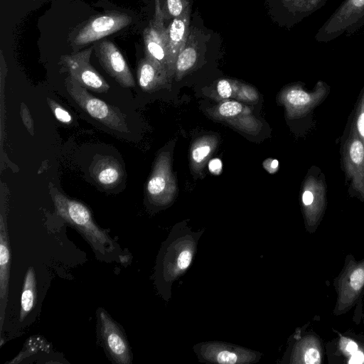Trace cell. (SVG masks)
<instances>
[{"instance_id": "3957f363", "label": "cell", "mask_w": 364, "mask_h": 364, "mask_svg": "<svg viewBox=\"0 0 364 364\" xmlns=\"http://www.w3.org/2000/svg\"><path fill=\"white\" fill-rule=\"evenodd\" d=\"M65 85L74 101L91 117L117 132H129L125 116L120 110L90 95L70 76L66 78Z\"/></svg>"}, {"instance_id": "f546056e", "label": "cell", "mask_w": 364, "mask_h": 364, "mask_svg": "<svg viewBox=\"0 0 364 364\" xmlns=\"http://www.w3.org/2000/svg\"><path fill=\"white\" fill-rule=\"evenodd\" d=\"M357 127L360 134L364 138V112L358 117Z\"/></svg>"}, {"instance_id": "7402d4cb", "label": "cell", "mask_w": 364, "mask_h": 364, "mask_svg": "<svg viewBox=\"0 0 364 364\" xmlns=\"http://www.w3.org/2000/svg\"><path fill=\"white\" fill-rule=\"evenodd\" d=\"M350 287L355 291L360 290L364 285V269H355L350 277Z\"/></svg>"}, {"instance_id": "d4e9b609", "label": "cell", "mask_w": 364, "mask_h": 364, "mask_svg": "<svg viewBox=\"0 0 364 364\" xmlns=\"http://www.w3.org/2000/svg\"><path fill=\"white\" fill-rule=\"evenodd\" d=\"M321 356L318 350L314 348H310L304 352V362L306 364L319 363Z\"/></svg>"}, {"instance_id": "e0dca14e", "label": "cell", "mask_w": 364, "mask_h": 364, "mask_svg": "<svg viewBox=\"0 0 364 364\" xmlns=\"http://www.w3.org/2000/svg\"><path fill=\"white\" fill-rule=\"evenodd\" d=\"M197 58V52L194 47L187 46L181 51L176 61L178 72H185L193 67Z\"/></svg>"}, {"instance_id": "2e32d148", "label": "cell", "mask_w": 364, "mask_h": 364, "mask_svg": "<svg viewBox=\"0 0 364 364\" xmlns=\"http://www.w3.org/2000/svg\"><path fill=\"white\" fill-rule=\"evenodd\" d=\"M164 173L161 166H158L150 178L146 188L149 196L159 203L164 201L163 196L166 188V181Z\"/></svg>"}, {"instance_id": "f1b7e54d", "label": "cell", "mask_w": 364, "mask_h": 364, "mask_svg": "<svg viewBox=\"0 0 364 364\" xmlns=\"http://www.w3.org/2000/svg\"><path fill=\"white\" fill-rule=\"evenodd\" d=\"M314 194L309 190H306L302 195V202L305 206H309L313 203Z\"/></svg>"}, {"instance_id": "7c38bea8", "label": "cell", "mask_w": 364, "mask_h": 364, "mask_svg": "<svg viewBox=\"0 0 364 364\" xmlns=\"http://www.w3.org/2000/svg\"><path fill=\"white\" fill-rule=\"evenodd\" d=\"M188 22V9L186 8L183 14L177 18H174L167 28L168 65L176 64L178 55L186 46Z\"/></svg>"}, {"instance_id": "6da1fadb", "label": "cell", "mask_w": 364, "mask_h": 364, "mask_svg": "<svg viewBox=\"0 0 364 364\" xmlns=\"http://www.w3.org/2000/svg\"><path fill=\"white\" fill-rule=\"evenodd\" d=\"M204 231H193L183 221L173 227L162 243L156 259L154 282L166 301L171 297L173 283L191 267Z\"/></svg>"}, {"instance_id": "d6986e66", "label": "cell", "mask_w": 364, "mask_h": 364, "mask_svg": "<svg viewBox=\"0 0 364 364\" xmlns=\"http://www.w3.org/2000/svg\"><path fill=\"white\" fill-rule=\"evenodd\" d=\"M47 102L58 120L65 124H70L72 122L71 115L59 104L50 98L47 99Z\"/></svg>"}, {"instance_id": "8992f818", "label": "cell", "mask_w": 364, "mask_h": 364, "mask_svg": "<svg viewBox=\"0 0 364 364\" xmlns=\"http://www.w3.org/2000/svg\"><path fill=\"white\" fill-rule=\"evenodd\" d=\"M99 334L113 362L130 364L132 355L127 339L120 326L102 309L97 311Z\"/></svg>"}, {"instance_id": "5bb4252c", "label": "cell", "mask_w": 364, "mask_h": 364, "mask_svg": "<svg viewBox=\"0 0 364 364\" xmlns=\"http://www.w3.org/2000/svg\"><path fill=\"white\" fill-rule=\"evenodd\" d=\"M36 277L35 270L29 267L25 274L21 297L20 321H22L35 307L36 302Z\"/></svg>"}, {"instance_id": "ba28073f", "label": "cell", "mask_w": 364, "mask_h": 364, "mask_svg": "<svg viewBox=\"0 0 364 364\" xmlns=\"http://www.w3.org/2000/svg\"><path fill=\"white\" fill-rule=\"evenodd\" d=\"M132 18L124 13H109L92 18L73 39L75 46L87 45L114 33L128 26Z\"/></svg>"}, {"instance_id": "9a60e30c", "label": "cell", "mask_w": 364, "mask_h": 364, "mask_svg": "<svg viewBox=\"0 0 364 364\" xmlns=\"http://www.w3.org/2000/svg\"><path fill=\"white\" fill-rule=\"evenodd\" d=\"M161 68L148 58L142 59L138 66V81L141 89H151L157 81Z\"/></svg>"}, {"instance_id": "277c9868", "label": "cell", "mask_w": 364, "mask_h": 364, "mask_svg": "<svg viewBox=\"0 0 364 364\" xmlns=\"http://www.w3.org/2000/svg\"><path fill=\"white\" fill-rule=\"evenodd\" d=\"M193 350L201 363L217 364H250L257 363L262 353L247 348L221 341L196 343Z\"/></svg>"}, {"instance_id": "1f68e13d", "label": "cell", "mask_w": 364, "mask_h": 364, "mask_svg": "<svg viewBox=\"0 0 364 364\" xmlns=\"http://www.w3.org/2000/svg\"><path fill=\"white\" fill-rule=\"evenodd\" d=\"M271 166L273 169H276L278 166V161L277 160H272L271 162Z\"/></svg>"}, {"instance_id": "7a4b0ae2", "label": "cell", "mask_w": 364, "mask_h": 364, "mask_svg": "<svg viewBox=\"0 0 364 364\" xmlns=\"http://www.w3.org/2000/svg\"><path fill=\"white\" fill-rule=\"evenodd\" d=\"M53 200L57 213L85 237L98 257L104 260L114 258L117 245L109 235L96 224L91 211L85 205L58 191L53 194Z\"/></svg>"}, {"instance_id": "5b68a950", "label": "cell", "mask_w": 364, "mask_h": 364, "mask_svg": "<svg viewBox=\"0 0 364 364\" xmlns=\"http://www.w3.org/2000/svg\"><path fill=\"white\" fill-rule=\"evenodd\" d=\"M364 23V0H345L319 29L316 38L326 42L345 32H353Z\"/></svg>"}, {"instance_id": "83f0119b", "label": "cell", "mask_w": 364, "mask_h": 364, "mask_svg": "<svg viewBox=\"0 0 364 364\" xmlns=\"http://www.w3.org/2000/svg\"><path fill=\"white\" fill-rule=\"evenodd\" d=\"M208 167L212 173L218 174L222 169V162L218 159H212L209 163Z\"/></svg>"}, {"instance_id": "ffe728a7", "label": "cell", "mask_w": 364, "mask_h": 364, "mask_svg": "<svg viewBox=\"0 0 364 364\" xmlns=\"http://www.w3.org/2000/svg\"><path fill=\"white\" fill-rule=\"evenodd\" d=\"M350 160L356 165L362 164L364 161V147L360 140H354L349 149Z\"/></svg>"}, {"instance_id": "4fadbf2b", "label": "cell", "mask_w": 364, "mask_h": 364, "mask_svg": "<svg viewBox=\"0 0 364 364\" xmlns=\"http://www.w3.org/2000/svg\"><path fill=\"white\" fill-rule=\"evenodd\" d=\"M92 176L101 186L107 188L117 185L123 176L119 163L112 157H103L92 166Z\"/></svg>"}, {"instance_id": "cb8c5ba5", "label": "cell", "mask_w": 364, "mask_h": 364, "mask_svg": "<svg viewBox=\"0 0 364 364\" xmlns=\"http://www.w3.org/2000/svg\"><path fill=\"white\" fill-rule=\"evenodd\" d=\"M21 116L24 125L31 135L34 133L33 120L31 117L29 110L24 105L21 106Z\"/></svg>"}, {"instance_id": "9c48e42d", "label": "cell", "mask_w": 364, "mask_h": 364, "mask_svg": "<svg viewBox=\"0 0 364 364\" xmlns=\"http://www.w3.org/2000/svg\"><path fill=\"white\" fill-rule=\"evenodd\" d=\"M146 58L163 68L168 65L167 28L164 25V15L156 4L154 18L144 32Z\"/></svg>"}, {"instance_id": "52a82bcc", "label": "cell", "mask_w": 364, "mask_h": 364, "mask_svg": "<svg viewBox=\"0 0 364 364\" xmlns=\"http://www.w3.org/2000/svg\"><path fill=\"white\" fill-rule=\"evenodd\" d=\"M93 47L75 54L65 55L61 59L70 76L86 89L105 92L109 85L90 63Z\"/></svg>"}, {"instance_id": "4dcf8cb0", "label": "cell", "mask_w": 364, "mask_h": 364, "mask_svg": "<svg viewBox=\"0 0 364 364\" xmlns=\"http://www.w3.org/2000/svg\"><path fill=\"white\" fill-rule=\"evenodd\" d=\"M346 350L349 353H354L358 350V345L354 341H348L346 344Z\"/></svg>"}, {"instance_id": "484cf974", "label": "cell", "mask_w": 364, "mask_h": 364, "mask_svg": "<svg viewBox=\"0 0 364 364\" xmlns=\"http://www.w3.org/2000/svg\"><path fill=\"white\" fill-rule=\"evenodd\" d=\"M210 148L208 145L200 146L195 148L192 152L193 160L197 162H201L210 153Z\"/></svg>"}, {"instance_id": "30bf717a", "label": "cell", "mask_w": 364, "mask_h": 364, "mask_svg": "<svg viewBox=\"0 0 364 364\" xmlns=\"http://www.w3.org/2000/svg\"><path fill=\"white\" fill-rule=\"evenodd\" d=\"M95 48L101 65L109 75L124 87L134 86L131 70L120 50L112 42L102 41L96 44Z\"/></svg>"}, {"instance_id": "44dd1931", "label": "cell", "mask_w": 364, "mask_h": 364, "mask_svg": "<svg viewBox=\"0 0 364 364\" xmlns=\"http://www.w3.org/2000/svg\"><path fill=\"white\" fill-rule=\"evenodd\" d=\"M242 106L235 101H228L223 103L219 107V112L223 117H232L242 112Z\"/></svg>"}, {"instance_id": "8fae6325", "label": "cell", "mask_w": 364, "mask_h": 364, "mask_svg": "<svg viewBox=\"0 0 364 364\" xmlns=\"http://www.w3.org/2000/svg\"><path fill=\"white\" fill-rule=\"evenodd\" d=\"M6 209L1 205L0 216V332L6 315L10 274L11 252Z\"/></svg>"}, {"instance_id": "4316f807", "label": "cell", "mask_w": 364, "mask_h": 364, "mask_svg": "<svg viewBox=\"0 0 364 364\" xmlns=\"http://www.w3.org/2000/svg\"><path fill=\"white\" fill-rule=\"evenodd\" d=\"M217 90L219 95L223 98H228L232 95V87L226 80H221L218 82Z\"/></svg>"}, {"instance_id": "ac0fdd59", "label": "cell", "mask_w": 364, "mask_h": 364, "mask_svg": "<svg viewBox=\"0 0 364 364\" xmlns=\"http://www.w3.org/2000/svg\"><path fill=\"white\" fill-rule=\"evenodd\" d=\"M287 100L291 105L301 107L309 104L311 101V97L304 91L295 89L287 92Z\"/></svg>"}, {"instance_id": "603a6c76", "label": "cell", "mask_w": 364, "mask_h": 364, "mask_svg": "<svg viewBox=\"0 0 364 364\" xmlns=\"http://www.w3.org/2000/svg\"><path fill=\"white\" fill-rule=\"evenodd\" d=\"M166 2L168 12L174 18L181 16L186 9L182 0H166Z\"/></svg>"}]
</instances>
